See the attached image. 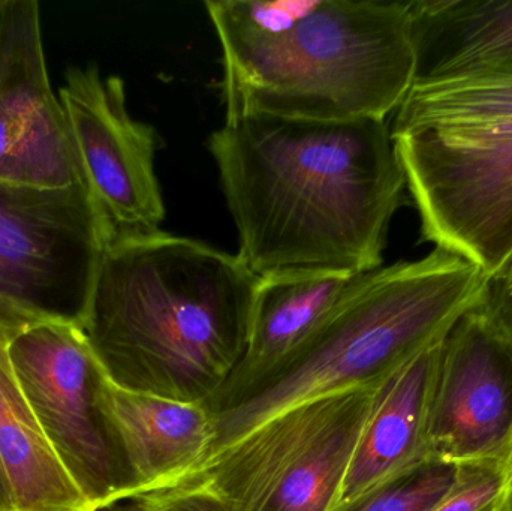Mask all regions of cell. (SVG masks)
Wrapping results in <instances>:
<instances>
[{"mask_svg": "<svg viewBox=\"0 0 512 511\" xmlns=\"http://www.w3.org/2000/svg\"><path fill=\"white\" fill-rule=\"evenodd\" d=\"M484 281L483 270L439 248L364 273L291 354L212 413L203 461L292 405L381 386L477 306Z\"/></svg>", "mask_w": 512, "mask_h": 511, "instance_id": "cell-3", "label": "cell"}, {"mask_svg": "<svg viewBox=\"0 0 512 511\" xmlns=\"http://www.w3.org/2000/svg\"><path fill=\"white\" fill-rule=\"evenodd\" d=\"M0 468L15 511H89L15 377L0 314Z\"/></svg>", "mask_w": 512, "mask_h": 511, "instance_id": "cell-16", "label": "cell"}, {"mask_svg": "<svg viewBox=\"0 0 512 511\" xmlns=\"http://www.w3.org/2000/svg\"><path fill=\"white\" fill-rule=\"evenodd\" d=\"M15 377L57 459L90 509L128 495L102 405L104 369L80 324L0 308Z\"/></svg>", "mask_w": 512, "mask_h": 511, "instance_id": "cell-6", "label": "cell"}, {"mask_svg": "<svg viewBox=\"0 0 512 511\" xmlns=\"http://www.w3.org/2000/svg\"><path fill=\"white\" fill-rule=\"evenodd\" d=\"M0 182L84 183L65 110L48 78L36 0L0 3Z\"/></svg>", "mask_w": 512, "mask_h": 511, "instance_id": "cell-10", "label": "cell"}, {"mask_svg": "<svg viewBox=\"0 0 512 511\" xmlns=\"http://www.w3.org/2000/svg\"><path fill=\"white\" fill-rule=\"evenodd\" d=\"M0 3H2V0H0Z\"/></svg>", "mask_w": 512, "mask_h": 511, "instance_id": "cell-25", "label": "cell"}, {"mask_svg": "<svg viewBox=\"0 0 512 511\" xmlns=\"http://www.w3.org/2000/svg\"><path fill=\"white\" fill-rule=\"evenodd\" d=\"M512 351L469 311L442 339L427 419V449L451 464L508 458Z\"/></svg>", "mask_w": 512, "mask_h": 511, "instance_id": "cell-11", "label": "cell"}, {"mask_svg": "<svg viewBox=\"0 0 512 511\" xmlns=\"http://www.w3.org/2000/svg\"><path fill=\"white\" fill-rule=\"evenodd\" d=\"M432 511H510L508 458L457 464L450 488Z\"/></svg>", "mask_w": 512, "mask_h": 511, "instance_id": "cell-19", "label": "cell"}, {"mask_svg": "<svg viewBox=\"0 0 512 511\" xmlns=\"http://www.w3.org/2000/svg\"><path fill=\"white\" fill-rule=\"evenodd\" d=\"M219 42L227 120H387L417 78L408 2L318 0L288 32Z\"/></svg>", "mask_w": 512, "mask_h": 511, "instance_id": "cell-4", "label": "cell"}, {"mask_svg": "<svg viewBox=\"0 0 512 511\" xmlns=\"http://www.w3.org/2000/svg\"><path fill=\"white\" fill-rule=\"evenodd\" d=\"M89 511H153V507L146 497L126 495V497L116 498L101 506L93 507Z\"/></svg>", "mask_w": 512, "mask_h": 511, "instance_id": "cell-22", "label": "cell"}, {"mask_svg": "<svg viewBox=\"0 0 512 511\" xmlns=\"http://www.w3.org/2000/svg\"><path fill=\"white\" fill-rule=\"evenodd\" d=\"M415 81L512 65V0L408 2Z\"/></svg>", "mask_w": 512, "mask_h": 511, "instance_id": "cell-15", "label": "cell"}, {"mask_svg": "<svg viewBox=\"0 0 512 511\" xmlns=\"http://www.w3.org/2000/svg\"><path fill=\"white\" fill-rule=\"evenodd\" d=\"M512 117V65L459 77L415 81L397 108L391 132L469 125Z\"/></svg>", "mask_w": 512, "mask_h": 511, "instance_id": "cell-17", "label": "cell"}, {"mask_svg": "<svg viewBox=\"0 0 512 511\" xmlns=\"http://www.w3.org/2000/svg\"><path fill=\"white\" fill-rule=\"evenodd\" d=\"M363 275L294 270L259 278L245 354L224 386L207 402L210 413L224 407L291 354Z\"/></svg>", "mask_w": 512, "mask_h": 511, "instance_id": "cell-13", "label": "cell"}, {"mask_svg": "<svg viewBox=\"0 0 512 511\" xmlns=\"http://www.w3.org/2000/svg\"><path fill=\"white\" fill-rule=\"evenodd\" d=\"M209 150L239 231L237 257L256 276L382 267L406 189L387 120L236 117L210 135Z\"/></svg>", "mask_w": 512, "mask_h": 511, "instance_id": "cell-1", "label": "cell"}, {"mask_svg": "<svg viewBox=\"0 0 512 511\" xmlns=\"http://www.w3.org/2000/svg\"><path fill=\"white\" fill-rule=\"evenodd\" d=\"M258 282L198 240H122L102 257L80 327L120 389L207 404L245 354Z\"/></svg>", "mask_w": 512, "mask_h": 511, "instance_id": "cell-2", "label": "cell"}, {"mask_svg": "<svg viewBox=\"0 0 512 511\" xmlns=\"http://www.w3.org/2000/svg\"><path fill=\"white\" fill-rule=\"evenodd\" d=\"M393 138L423 239L495 273L512 252V138L441 128Z\"/></svg>", "mask_w": 512, "mask_h": 511, "instance_id": "cell-7", "label": "cell"}, {"mask_svg": "<svg viewBox=\"0 0 512 511\" xmlns=\"http://www.w3.org/2000/svg\"><path fill=\"white\" fill-rule=\"evenodd\" d=\"M59 99L108 246L159 233L165 206L155 174L158 135L129 114L122 78L102 77L95 66L71 68Z\"/></svg>", "mask_w": 512, "mask_h": 511, "instance_id": "cell-9", "label": "cell"}, {"mask_svg": "<svg viewBox=\"0 0 512 511\" xmlns=\"http://www.w3.org/2000/svg\"><path fill=\"white\" fill-rule=\"evenodd\" d=\"M141 497L150 501L153 511H230L197 491H170Z\"/></svg>", "mask_w": 512, "mask_h": 511, "instance_id": "cell-21", "label": "cell"}, {"mask_svg": "<svg viewBox=\"0 0 512 511\" xmlns=\"http://www.w3.org/2000/svg\"><path fill=\"white\" fill-rule=\"evenodd\" d=\"M441 342L427 348L376 389L369 419L334 507L432 458L427 449V419Z\"/></svg>", "mask_w": 512, "mask_h": 511, "instance_id": "cell-14", "label": "cell"}, {"mask_svg": "<svg viewBox=\"0 0 512 511\" xmlns=\"http://www.w3.org/2000/svg\"><path fill=\"white\" fill-rule=\"evenodd\" d=\"M0 511H15L5 477H3L2 468H0Z\"/></svg>", "mask_w": 512, "mask_h": 511, "instance_id": "cell-23", "label": "cell"}, {"mask_svg": "<svg viewBox=\"0 0 512 511\" xmlns=\"http://www.w3.org/2000/svg\"><path fill=\"white\" fill-rule=\"evenodd\" d=\"M107 248L84 183L0 182V308L80 324Z\"/></svg>", "mask_w": 512, "mask_h": 511, "instance_id": "cell-8", "label": "cell"}, {"mask_svg": "<svg viewBox=\"0 0 512 511\" xmlns=\"http://www.w3.org/2000/svg\"><path fill=\"white\" fill-rule=\"evenodd\" d=\"M454 474L456 464L427 458L330 511H432Z\"/></svg>", "mask_w": 512, "mask_h": 511, "instance_id": "cell-18", "label": "cell"}, {"mask_svg": "<svg viewBox=\"0 0 512 511\" xmlns=\"http://www.w3.org/2000/svg\"><path fill=\"white\" fill-rule=\"evenodd\" d=\"M472 311L512 351V252L495 273L486 276L480 300Z\"/></svg>", "mask_w": 512, "mask_h": 511, "instance_id": "cell-20", "label": "cell"}, {"mask_svg": "<svg viewBox=\"0 0 512 511\" xmlns=\"http://www.w3.org/2000/svg\"><path fill=\"white\" fill-rule=\"evenodd\" d=\"M508 467H510V511H512V443L510 455H508Z\"/></svg>", "mask_w": 512, "mask_h": 511, "instance_id": "cell-24", "label": "cell"}, {"mask_svg": "<svg viewBox=\"0 0 512 511\" xmlns=\"http://www.w3.org/2000/svg\"><path fill=\"white\" fill-rule=\"evenodd\" d=\"M102 405L128 480V495H152L167 488L200 464L212 443L213 417L206 404L129 392L105 377Z\"/></svg>", "mask_w": 512, "mask_h": 511, "instance_id": "cell-12", "label": "cell"}, {"mask_svg": "<svg viewBox=\"0 0 512 511\" xmlns=\"http://www.w3.org/2000/svg\"><path fill=\"white\" fill-rule=\"evenodd\" d=\"M376 389L355 387L292 405L156 494L197 491L230 511H330Z\"/></svg>", "mask_w": 512, "mask_h": 511, "instance_id": "cell-5", "label": "cell"}]
</instances>
